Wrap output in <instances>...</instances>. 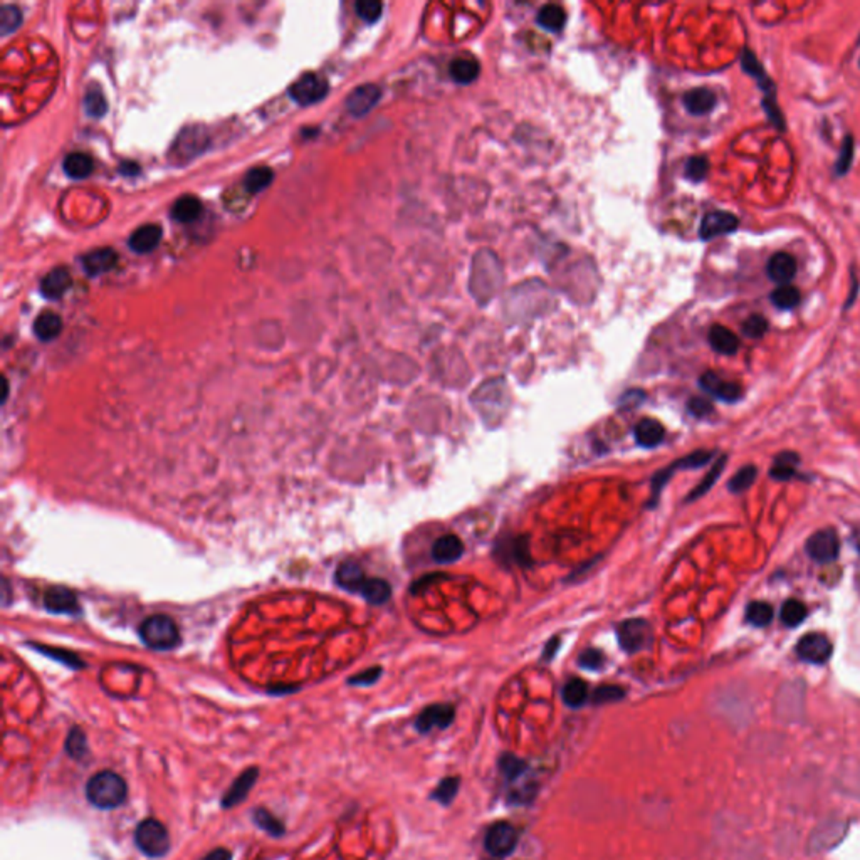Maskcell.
Returning <instances> with one entry per match:
<instances>
[{"instance_id":"cell-16","label":"cell","mask_w":860,"mask_h":860,"mask_svg":"<svg viewBox=\"0 0 860 860\" xmlns=\"http://www.w3.org/2000/svg\"><path fill=\"white\" fill-rule=\"evenodd\" d=\"M380 96H382V91L377 84H363V86H358L350 96H348V100H347L348 112H350L353 116H356V118L365 116V114L370 113V109H372L373 106L380 101Z\"/></svg>"},{"instance_id":"cell-24","label":"cell","mask_w":860,"mask_h":860,"mask_svg":"<svg viewBox=\"0 0 860 860\" xmlns=\"http://www.w3.org/2000/svg\"><path fill=\"white\" fill-rule=\"evenodd\" d=\"M664 436H666V430H664L662 424L654 419H642L633 429L636 442L644 449H654V447L661 445Z\"/></svg>"},{"instance_id":"cell-47","label":"cell","mask_w":860,"mask_h":860,"mask_svg":"<svg viewBox=\"0 0 860 860\" xmlns=\"http://www.w3.org/2000/svg\"><path fill=\"white\" fill-rule=\"evenodd\" d=\"M756 479V467L753 466H746L743 467V469H739L736 474L733 476V479L730 481V489L731 492H744L746 489H749L753 483H755Z\"/></svg>"},{"instance_id":"cell-43","label":"cell","mask_w":860,"mask_h":860,"mask_svg":"<svg viewBox=\"0 0 860 860\" xmlns=\"http://www.w3.org/2000/svg\"><path fill=\"white\" fill-rule=\"evenodd\" d=\"M807 617V608L798 600H788L781 607V622L788 627H797Z\"/></svg>"},{"instance_id":"cell-31","label":"cell","mask_w":860,"mask_h":860,"mask_svg":"<svg viewBox=\"0 0 860 860\" xmlns=\"http://www.w3.org/2000/svg\"><path fill=\"white\" fill-rule=\"evenodd\" d=\"M479 62L471 58H457L450 64V76L457 84H471L479 76Z\"/></svg>"},{"instance_id":"cell-8","label":"cell","mask_w":860,"mask_h":860,"mask_svg":"<svg viewBox=\"0 0 860 860\" xmlns=\"http://www.w3.org/2000/svg\"><path fill=\"white\" fill-rule=\"evenodd\" d=\"M807 553L817 563H832L840 553V539L833 530L813 533L807 542Z\"/></svg>"},{"instance_id":"cell-37","label":"cell","mask_w":860,"mask_h":860,"mask_svg":"<svg viewBox=\"0 0 860 860\" xmlns=\"http://www.w3.org/2000/svg\"><path fill=\"white\" fill-rule=\"evenodd\" d=\"M64 748H66V753L69 755L72 760H83V758L88 756L89 748H88V739L86 734H84V731L81 730V727H72L69 731V734H67L66 738V744H64Z\"/></svg>"},{"instance_id":"cell-45","label":"cell","mask_w":860,"mask_h":860,"mask_svg":"<svg viewBox=\"0 0 860 860\" xmlns=\"http://www.w3.org/2000/svg\"><path fill=\"white\" fill-rule=\"evenodd\" d=\"M725 461H726V457H721V459H719L718 462H714V464H713V469H711V471L708 472V476H706V478L702 479V483L699 484V486H697L696 489H694V491H692L691 494H689L687 501H694V499H697V497H701L702 494H706V492L709 491L711 488H713V484L716 483V481H718L719 474H721L723 469H725Z\"/></svg>"},{"instance_id":"cell-9","label":"cell","mask_w":860,"mask_h":860,"mask_svg":"<svg viewBox=\"0 0 860 860\" xmlns=\"http://www.w3.org/2000/svg\"><path fill=\"white\" fill-rule=\"evenodd\" d=\"M486 849L494 857H506L518 844V832L508 821H496L486 833Z\"/></svg>"},{"instance_id":"cell-22","label":"cell","mask_w":860,"mask_h":860,"mask_svg":"<svg viewBox=\"0 0 860 860\" xmlns=\"http://www.w3.org/2000/svg\"><path fill=\"white\" fill-rule=\"evenodd\" d=\"M683 103L685 109L694 116H704V114L713 112L718 103V98L708 88H694L685 93Z\"/></svg>"},{"instance_id":"cell-50","label":"cell","mask_w":860,"mask_h":860,"mask_svg":"<svg viewBox=\"0 0 860 860\" xmlns=\"http://www.w3.org/2000/svg\"><path fill=\"white\" fill-rule=\"evenodd\" d=\"M355 8L356 14L360 15V19H363L365 22L368 24H373L382 17L383 6L380 2H377V0H360V2H356Z\"/></svg>"},{"instance_id":"cell-57","label":"cell","mask_w":860,"mask_h":860,"mask_svg":"<svg viewBox=\"0 0 860 860\" xmlns=\"http://www.w3.org/2000/svg\"><path fill=\"white\" fill-rule=\"evenodd\" d=\"M645 394L642 390H630L627 394L622 395L620 398V408H625V410H632V408H636L640 405L642 402H644Z\"/></svg>"},{"instance_id":"cell-17","label":"cell","mask_w":860,"mask_h":860,"mask_svg":"<svg viewBox=\"0 0 860 860\" xmlns=\"http://www.w3.org/2000/svg\"><path fill=\"white\" fill-rule=\"evenodd\" d=\"M44 605L53 614H76L79 610L78 598L66 586H53L46 591Z\"/></svg>"},{"instance_id":"cell-46","label":"cell","mask_w":860,"mask_h":860,"mask_svg":"<svg viewBox=\"0 0 860 860\" xmlns=\"http://www.w3.org/2000/svg\"><path fill=\"white\" fill-rule=\"evenodd\" d=\"M84 109H86V113L89 114V116H95V118L103 116V114L106 113L108 105H106L103 93H101L100 89H89V91L86 93V96H84Z\"/></svg>"},{"instance_id":"cell-39","label":"cell","mask_w":860,"mask_h":860,"mask_svg":"<svg viewBox=\"0 0 860 860\" xmlns=\"http://www.w3.org/2000/svg\"><path fill=\"white\" fill-rule=\"evenodd\" d=\"M797 466H798V455L793 452H783L777 457V461L773 464V469H772V476L774 479H790L793 478L795 472H797Z\"/></svg>"},{"instance_id":"cell-6","label":"cell","mask_w":860,"mask_h":860,"mask_svg":"<svg viewBox=\"0 0 860 860\" xmlns=\"http://www.w3.org/2000/svg\"><path fill=\"white\" fill-rule=\"evenodd\" d=\"M328 89H330V86H328V81L323 78V76L308 72V74H304L303 78L297 79L296 83L289 88V95H291L296 103H300L301 106H308L321 101L323 98L326 96Z\"/></svg>"},{"instance_id":"cell-44","label":"cell","mask_w":860,"mask_h":860,"mask_svg":"<svg viewBox=\"0 0 860 860\" xmlns=\"http://www.w3.org/2000/svg\"><path fill=\"white\" fill-rule=\"evenodd\" d=\"M852 160H854V138L850 135H847L844 138V143H842L840 155H838V159H837L835 168H833L835 175L837 177L847 175L850 167H852Z\"/></svg>"},{"instance_id":"cell-49","label":"cell","mask_w":860,"mask_h":860,"mask_svg":"<svg viewBox=\"0 0 860 860\" xmlns=\"http://www.w3.org/2000/svg\"><path fill=\"white\" fill-rule=\"evenodd\" d=\"M709 172V163L704 156H692L685 163L684 173L691 182H702Z\"/></svg>"},{"instance_id":"cell-48","label":"cell","mask_w":860,"mask_h":860,"mask_svg":"<svg viewBox=\"0 0 860 860\" xmlns=\"http://www.w3.org/2000/svg\"><path fill=\"white\" fill-rule=\"evenodd\" d=\"M499 766H501V772L504 773V777L508 778L509 781L518 780V778L521 777V774L525 773L528 768V765L525 763V761L519 760V758L513 756V755L502 756L499 761Z\"/></svg>"},{"instance_id":"cell-29","label":"cell","mask_w":860,"mask_h":860,"mask_svg":"<svg viewBox=\"0 0 860 860\" xmlns=\"http://www.w3.org/2000/svg\"><path fill=\"white\" fill-rule=\"evenodd\" d=\"M358 595H361L372 605H382L390 598L391 589L389 582L382 580V578H367Z\"/></svg>"},{"instance_id":"cell-27","label":"cell","mask_w":860,"mask_h":860,"mask_svg":"<svg viewBox=\"0 0 860 860\" xmlns=\"http://www.w3.org/2000/svg\"><path fill=\"white\" fill-rule=\"evenodd\" d=\"M709 344L721 355H734L739 350V340L730 328L714 325L709 330Z\"/></svg>"},{"instance_id":"cell-20","label":"cell","mask_w":860,"mask_h":860,"mask_svg":"<svg viewBox=\"0 0 860 860\" xmlns=\"http://www.w3.org/2000/svg\"><path fill=\"white\" fill-rule=\"evenodd\" d=\"M116 261H118V254L114 253V249H112V247H101V249H95V250H91V253H88L86 255H83V259H81L84 271H86V274L89 276H100V274H105V272L112 271Z\"/></svg>"},{"instance_id":"cell-35","label":"cell","mask_w":860,"mask_h":860,"mask_svg":"<svg viewBox=\"0 0 860 860\" xmlns=\"http://www.w3.org/2000/svg\"><path fill=\"white\" fill-rule=\"evenodd\" d=\"M770 297H772V303L777 306L778 309H793L797 308L800 301H802V295H800L798 288L791 286V284L778 286Z\"/></svg>"},{"instance_id":"cell-30","label":"cell","mask_w":860,"mask_h":860,"mask_svg":"<svg viewBox=\"0 0 860 860\" xmlns=\"http://www.w3.org/2000/svg\"><path fill=\"white\" fill-rule=\"evenodd\" d=\"M200 212H202V203H200V200L194 197V195H184V197H180L172 208L173 219L184 224L197 220Z\"/></svg>"},{"instance_id":"cell-56","label":"cell","mask_w":860,"mask_h":860,"mask_svg":"<svg viewBox=\"0 0 860 860\" xmlns=\"http://www.w3.org/2000/svg\"><path fill=\"white\" fill-rule=\"evenodd\" d=\"M687 408H689V412H691L694 417H699V419H702V417H708L709 414H713V405H711L708 400L701 398V397H694V398L689 400Z\"/></svg>"},{"instance_id":"cell-33","label":"cell","mask_w":860,"mask_h":860,"mask_svg":"<svg viewBox=\"0 0 860 860\" xmlns=\"http://www.w3.org/2000/svg\"><path fill=\"white\" fill-rule=\"evenodd\" d=\"M536 22H538L543 29H546V31H550V32L561 31V29H563L565 22H566L565 11L561 7L555 6V4H550V6H544V7L539 8L538 15H536Z\"/></svg>"},{"instance_id":"cell-11","label":"cell","mask_w":860,"mask_h":860,"mask_svg":"<svg viewBox=\"0 0 860 860\" xmlns=\"http://www.w3.org/2000/svg\"><path fill=\"white\" fill-rule=\"evenodd\" d=\"M832 650V642L824 633H807L797 644L798 657L810 664L827 662Z\"/></svg>"},{"instance_id":"cell-23","label":"cell","mask_w":860,"mask_h":860,"mask_svg":"<svg viewBox=\"0 0 860 860\" xmlns=\"http://www.w3.org/2000/svg\"><path fill=\"white\" fill-rule=\"evenodd\" d=\"M161 236H163V232H161L159 225H142V227L136 229V231L131 234L128 246H130V249L135 250L136 254H148L159 247Z\"/></svg>"},{"instance_id":"cell-62","label":"cell","mask_w":860,"mask_h":860,"mask_svg":"<svg viewBox=\"0 0 860 860\" xmlns=\"http://www.w3.org/2000/svg\"><path fill=\"white\" fill-rule=\"evenodd\" d=\"M859 64H860V62H859Z\"/></svg>"},{"instance_id":"cell-5","label":"cell","mask_w":860,"mask_h":860,"mask_svg":"<svg viewBox=\"0 0 860 860\" xmlns=\"http://www.w3.org/2000/svg\"><path fill=\"white\" fill-rule=\"evenodd\" d=\"M617 638H619V644L625 652L636 654L650 645L652 629L644 619H629L619 625Z\"/></svg>"},{"instance_id":"cell-52","label":"cell","mask_w":860,"mask_h":860,"mask_svg":"<svg viewBox=\"0 0 860 860\" xmlns=\"http://www.w3.org/2000/svg\"><path fill=\"white\" fill-rule=\"evenodd\" d=\"M625 696V691L619 685H602L597 691L591 694V702L593 704H608V702H617Z\"/></svg>"},{"instance_id":"cell-10","label":"cell","mask_w":860,"mask_h":860,"mask_svg":"<svg viewBox=\"0 0 860 860\" xmlns=\"http://www.w3.org/2000/svg\"><path fill=\"white\" fill-rule=\"evenodd\" d=\"M847 824L840 820H830L825 821L813 830L810 842H808V850L812 854L825 852V850L833 849L837 844L844 840L847 833Z\"/></svg>"},{"instance_id":"cell-21","label":"cell","mask_w":860,"mask_h":860,"mask_svg":"<svg viewBox=\"0 0 860 860\" xmlns=\"http://www.w3.org/2000/svg\"><path fill=\"white\" fill-rule=\"evenodd\" d=\"M367 578L368 577L365 575L363 568L353 560L343 561L335 573V582L338 583V586H342L347 591H351V593H360Z\"/></svg>"},{"instance_id":"cell-42","label":"cell","mask_w":860,"mask_h":860,"mask_svg":"<svg viewBox=\"0 0 860 860\" xmlns=\"http://www.w3.org/2000/svg\"><path fill=\"white\" fill-rule=\"evenodd\" d=\"M20 22H22V14L15 6L4 4L0 7V32H2V36L14 32Z\"/></svg>"},{"instance_id":"cell-15","label":"cell","mask_w":860,"mask_h":860,"mask_svg":"<svg viewBox=\"0 0 860 860\" xmlns=\"http://www.w3.org/2000/svg\"><path fill=\"white\" fill-rule=\"evenodd\" d=\"M699 383L702 390L708 391L713 397L723 400V402H738L741 398V394H743L738 383L723 380L721 377H718V375L713 372L702 375Z\"/></svg>"},{"instance_id":"cell-19","label":"cell","mask_w":860,"mask_h":860,"mask_svg":"<svg viewBox=\"0 0 860 860\" xmlns=\"http://www.w3.org/2000/svg\"><path fill=\"white\" fill-rule=\"evenodd\" d=\"M257 774H259L257 768H247L244 773H241L239 777L236 778V781L232 783L231 788L225 791V795L222 798V807L234 808L236 805L244 802L247 793H249L250 788H253L254 783L257 781Z\"/></svg>"},{"instance_id":"cell-34","label":"cell","mask_w":860,"mask_h":860,"mask_svg":"<svg viewBox=\"0 0 860 860\" xmlns=\"http://www.w3.org/2000/svg\"><path fill=\"white\" fill-rule=\"evenodd\" d=\"M589 699V685L582 679H570L563 687V701L570 708H580Z\"/></svg>"},{"instance_id":"cell-28","label":"cell","mask_w":860,"mask_h":860,"mask_svg":"<svg viewBox=\"0 0 860 860\" xmlns=\"http://www.w3.org/2000/svg\"><path fill=\"white\" fill-rule=\"evenodd\" d=\"M61 331L62 319L53 311H46V313L39 314L34 321V333L41 342H51V340L58 338Z\"/></svg>"},{"instance_id":"cell-4","label":"cell","mask_w":860,"mask_h":860,"mask_svg":"<svg viewBox=\"0 0 860 860\" xmlns=\"http://www.w3.org/2000/svg\"><path fill=\"white\" fill-rule=\"evenodd\" d=\"M170 835L163 824L155 819H145L135 830V845L143 855L150 859H160L168 854Z\"/></svg>"},{"instance_id":"cell-51","label":"cell","mask_w":860,"mask_h":860,"mask_svg":"<svg viewBox=\"0 0 860 860\" xmlns=\"http://www.w3.org/2000/svg\"><path fill=\"white\" fill-rule=\"evenodd\" d=\"M741 331H743V335L748 336V338L758 340L768 331V321H766V318L761 316V314H753V316H749L746 321L743 323Z\"/></svg>"},{"instance_id":"cell-32","label":"cell","mask_w":860,"mask_h":860,"mask_svg":"<svg viewBox=\"0 0 860 860\" xmlns=\"http://www.w3.org/2000/svg\"><path fill=\"white\" fill-rule=\"evenodd\" d=\"M93 159L86 153L74 152L64 159V172L71 178H86L93 172Z\"/></svg>"},{"instance_id":"cell-7","label":"cell","mask_w":860,"mask_h":860,"mask_svg":"<svg viewBox=\"0 0 860 860\" xmlns=\"http://www.w3.org/2000/svg\"><path fill=\"white\" fill-rule=\"evenodd\" d=\"M711 459H713V452H708V450H696V452L687 455V457L676 461L671 467H667V469L657 472L652 479V501L649 502V506H655V502H657L659 496H661L662 492V488L666 486L667 481L672 478V474H674L676 471L697 469V467L708 464Z\"/></svg>"},{"instance_id":"cell-59","label":"cell","mask_w":860,"mask_h":860,"mask_svg":"<svg viewBox=\"0 0 860 860\" xmlns=\"http://www.w3.org/2000/svg\"><path fill=\"white\" fill-rule=\"evenodd\" d=\"M558 647H560V638L553 637L551 640L546 644V647H544L543 659H546V661H551V659L555 657V654L558 652Z\"/></svg>"},{"instance_id":"cell-12","label":"cell","mask_w":860,"mask_h":860,"mask_svg":"<svg viewBox=\"0 0 860 860\" xmlns=\"http://www.w3.org/2000/svg\"><path fill=\"white\" fill-rule=\"evenodd\" d=\"M738 225H739L738 217H736L734 214H731V212H725V210L709 212V214H706L704 217H702L699 236L702 241H711V239H714V237L734 232L736 229H738Z\"/></svg>"},{"instance_id":"cell-58","label":"cell","mask_w":860,"mask_h":860,"mask_svg":"<svg viewBox=\"0 0 860 860\" xmlns=\"http://www.w3.org/2000/svg\"><path fill=\"white\" fill-rule=\"evenodd\" d=\"M231 859H232V854L229 852L227 849H222V847H220V849H215V850H212V852H208L206 857L200 860H231Z\"/></svg>"},{"instance_id":"cell-25","label":"cell","mask_w":860,"mask_h":860,"mask_svg":"<svg viewBox=\"0 0 860 860\" xmlns=\"http://www.w3.org/2000/svg\"><path fill=\"white\" fill-rule=\"evenodd\" d=\"M464 553V544L461 538L455 535H444L434 543L432 546V558L437 563H454Z\"/></svg>"},{"instance_id":"cell-1","label":"cell","mask_w":860,"mask_h":860,"mask_svg":"<svg viewBox=\"0 0 860 860\" xmlns=\"http://www.w3.org/2000/svg\"><path fill=\"white\" fill-rule=\"evenodd\" d=\"M128 797V785L118 773L100 772L89 778L86 798L98 810H114L121 807Z\"/></svg>"},{"instance_id":"cell-36","label":"cell","mask_w":860,"mask_h":860,"mask_svg":"<svg viewBox=\"0 0 860 860\" xmlns=\"http://www.w3.org/2000/svg\"><path fill=\"white\" fill-rule=\"evenodd\" d=\"M838 786L860 800V763L842 766L838 773Z\"/></svg>"},{"instance_id":"cell-60","label":"cell","mask_w":860,"mask_h":860,"mask_svg":"<svg viewBox=\"0 0 860 860\" xmlns=\"http://www.w3.org/2000/svg\"><path fill=\"white\" fill-rule=\"evenodd\" d=\"M138 170H140L138 165L128 163V161H126V163H123L121 167H120V172L125 173V175H135V173L138 172Z\"/></svg>"},{"instance_id":"cell-2","label":"cell","mask_w":860,"mask_h":860,"mask_svg":"<svg viewBox=\"0 0 860 860\" xmlns=\"http://www.w3.org/2000/svg\"><path fill=\"white\" fill-rule=\"evenodd\" d=\"M138 633L145 645H148L153 650H161V652L175 649L180 644L182 638L175 620L165 614L147 617L140 624Z\"/></svg>"},{"instance_id":"cell-38","label":"cell","mask_w":860,"mask_h":860,"mask_svg":"<svg viewBox=\"0 0 860 860\" xmlns=\"http://www.w3.org/2000/svg\"><path fill=\"white\" fill-rule=\"evenodd\" d=\"M272 178H274V175H272V170L269 167L253 168L247 172L244 178V189L249 192V194H259V192H262L267 185H271Z\"/></svg>"},{"instance_id":"cell-13","label":"cell","mask_w":860,"mask_h":860,"mask_svg":"<svg viewBox=\"0 0 860 860\" xmlns=\"http://www.w3.org/2000/svg\"><path fill=\"white\" fill-rule=\"evenodd\" d=\"M496 556L504 563H513L518 566H528L531 563V553L525 536H514L506 538L496 546Z\"/></svg>"},{"instance_id":"cell-41","label":"cell","mask_w":860,"mask_h":860,"mask_svg":"<svg viewBox=\"0 0 860 860\" xmlns=\"http://www.w3.org/2000/svg\"><path fill=\"white\" fill-rule=\"evenodd\" d=\"M746 620L755 627H766L773 620V607L766 602H753L746 608Z\"/></svg>"},{"instance_id":"cell-55","label":"cell","mask_w":860,"mask_h":860,"mask_svg":"<svg viewBox=\"0 0 860 860\" xmlns=\"http://www.w3.org/2000/svg\"><path fill=\"white\" fill-rule=\"evenodd\" d=\"M380 676H382V667H372V669H367V671L360 672V674L350 677L348 683L353 685H372L377 683L378 679H380Z\"/></svg>"},{"instance_id":"cell-18","label":"cell","mask_w":860,"mask_h":860,"mask_svg":"<svg viewBox=\"0 0 860 860\" xmlns=\"http://www.w3.org/2000/svg\"><path fill=\"white\" fill-rule=\"evenodd\" d=\"M766 272H768L770 279L783 286V284H788L797 274V261H795L793 255L777 253L770 257L768 264H766Z\"/></svg>"},{"instance_id":"cell-26","label":"cell","mask_w":860,"mask_h":860,"mask_svg":"<svg viewBox=\"0 0 860 860\" xmlns=\"http://www.w3.org/2000/svg\"><path fill=\"white\" fill-rule=\"evenodd\" d=\"M71 288V274L64 267H56L41 281V293L48 300H59Z\"/></svg>"},{"instance_id":"cell-14","label":"cell","mask_w":860,"mask_h":860,"mask_svg":"<svg viewBox=\"0 0 860 860\" xmlns=\"http://www.w3.org/2000/svg\"><path fill=\"white\" fill-rule=\"evenodd\" d=\"M454 721V708L450 704H432L419 714L415 727L420 733H429L434 727L445 730Z\"/></svg>"},{"instance_id":"cell-53","label":"cell","mask_w":860,"mask_h":860,"mask_svg":"<svg viewBox=\"0 0 860 860\" xmlns=\"http://www.w3.org/2000/svg\"><path fill=\"white\" fill-rule=\"evenodd\" d=\"M459 785H461L459 778H444V780L441 781V785L437 786L436 795H434V797H436L442 805H449L455 798V795H457Z\"/></svg>"},{"instance_id":"cell-3","label":"cell","mask_w":860,"mask_h":860,"mask_svg":"<svg viewBox=\"0 0 860 860\" xmlns=\"http://www.w3.org/2000/svg\"><path fill=\"white\" fill-rule=\"evenodd\" d=\"M741 66H743V71L748 72V74L756 81L758 86L765 91L766 98L763 101V106H765L766 114H768L770 121H772L773 125L778 128V130H781V131L785 130V118H783L780 108H778L777 95H774L777 88H774L772 79L768 78V74L765 72L763 66H761L760 61H758L756 56L751 53V51L744 49V53L741 54Z\"/></svg>"},{"instance_id":"cell-61","label":"cell","mask_w":860,"mask_h":860,"mask_svg":"<svg viewBox=\"0 0 860 860\" xmlns=\"http://www.w3.org/2000/svg\"><path fill=\"white\" fill-rule=\"evenodd\" d=\"M857 550H859V553H860V536H859V538H857Z\"/></svg>"},{"instance_id":"cell-40","label":"cell","mask_w":860,"mask_h":860,"mask_svg":"<svg viewBox=\"0 0 860 860\" xmlns=\"http://www.w3.org/2000/svg\"><path fill=\"white\" fill-rule=\"evenodd\" d=\"M253 820L259 828L272 837L284 835V825L281 824L271 812L264 810V808H257V810L253 813Z\"/></svg>"},{"instance_id":"cell-54","label":"cell","mask_w":860,"mask_h":860,"mask_svg":"<svg viewBox=\"0 0 860 860\" xmlns=\"http://www.w3.org/2000/svg\"><path fill=\"white\" fill-rule=\"evenodd\" d=\"M578 664H580L583 669L598 671V669H602L603 664H605V655H603L597 649H589V650H585V652H582L580 659H578Z\"/></svg>"}]
</instances>
